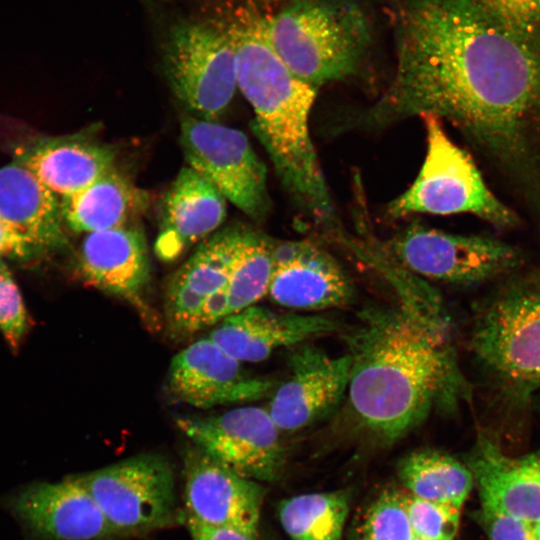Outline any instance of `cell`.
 Masks as SVG:
<instances>
[{
  "label": "cell",
  "mask_w": 540,
  "mask_h": 540,
  "mask_svg": "<svg viewBox=\"0 0 540 540\" xmlns=\"http://www.w3.org/2000/svg\"><path fill=\"white\" fill-rule=\"evenodd\" d=\"M394 20L396 71L369 123L448 120L540 230V42L508 31L475 0H398Z\"/></svg>",
  "instance_id": "6da1fadb"
},
{
  "label": "cell",
  "mask_w": 540,
  "mask_h": 540,
  "mask_svg": "<svg viewBox=\"0 0 540 540\" xmlns=\"http://www.w3.org/2000/svg\"><path fill=\"white\" fill-rule=\"evenodd\" d=\"M403 284L395 305L364 308L344 333L349 410L360 428L388 444L472 396L442 300L416 277Z\"/></svg>",
  "instance_id": "7a4b0ae2"
},
{
  "label": "cell",
  "mask_w": 540,
  "mask_h": 540,
  "mask_svg": "<svg viewBox=\"0 0 540 540\" xmlns=\"http://www.w3.org/2000/svg\"><path fill=\"white\" fill-rule=\"evenodd\" d=\"M237 87L255 114L256 131L286 190L319 220L332 216V201L310 136L317 87L294 75L268 38L266 17L245 9L228 28Z\"/></svg>",
  "instance_id": "3957f363"
},
{
  "label": "cell",
  "mask_w": 540,
  "mask_h": 540,
  "mask_svg": "<svg viewBox=\"0 0 540 540\" xmlns=\"http://www.w3.org/2000/svg\"><path fill=\"white\" fill-rule=\"evenodd\" d=\"M266 29L289 70L315 87L354 74L372 36L357 0H288Z\"/></svg>",
  "instance_id": "277c9868"
},
{
  "label": "cell",
  "mask_w": 540,
  "mask_h": 540,
  "mask_svg": "<svg viewBox=\"0 0 540 540\" xmlns=\"http://www.w3.org/2000/svg\"><path fill=\"white\" fill-rule=\"evenodd\" d=\"M470 347L500 383L523 393L540 389V276L511 281L484 300Z\"/></svg>",
  "instance_id": "5b68a950"
},
{
  "label": "cell",
  "mask_w": 540,
  "mask_h": 540,
  "mask_svg": "<svg viewBox=\"0 0 540 540\" xmlns=\"http://www.w3.org/2000/svg\"><path fill=\"white\" fill-rule=\"evenodd\" d=\"M421 117L425 159L414 183L389 204V215L470 213L497 228L517 225V213L492 192L471 155L449 138L442 120L433 114Z\"/></svg>",
  "instance_id": "8992f818"
},
{
  "label": "cell",
  "mask_w": 540,
  "mask_h": 540,
  "mask_svg": "<svg viewBox=\"0 0 540 540\" xmlns=\"http://www.w3.org/2000/svg\"><path fill=\"white\" fill-rule=\"evenodd\" d=\"M390 256L408 272L458 286H474L514 273L520 250L499 239L461 235L413 225L387 243Z\"/></svg>",
  "instance_id": "52a82bcc"
},
{
  "label": "cell",
  "mask_w": 540,
  "mask_h": 540,
  "mask_svg": "<svg viewBox=\"0 0 540 540\" xmlns=\"http://www.w3.org/2000/svg\"><path fill=\"white\" fill-rule=\"evenodd\" d=\"M78 477L116 535L150 532L175 519V475L159 454H139Z\"/></svg>",
  "instance_id": "ba28073f"
},
{
  "label": "cell",
  "mask_w": 540,
  "mask_h": 540,
  "mask_svg": "<svg viewBox=\"0 0 540 540\" xmlns=\"http://www.w3.org/2000/svg\"><path fill=\"white\" fill-rule=\"evenodd\" d=\"M163 60L173 93L199 118L214 121L227 109L237 77L235 52L226 29L178 22L167 34Z\"/></svg>",
  "instance_id": "9c48e42d"
},
{
  "label": "cell",
  "mask_w": 540,
  "mask_h": 540,
  "mask_svg": "<svg viewBox=\"0 0 540 540\" xmlns=\"http://www.w3.org/2000/svg\"><path fill=\"white\" fill-rule=\"evenodd\" d=\"M180 143L189 167L254 219L269 208L266 167L241 131L202 118L181 123Z\"/></svg>",
  "instance_id": "30bf717a"
},
{
  "label": "cell",
  "mask_w": 540,
  "mask_h": 540,
  "mask_svg": "<svg viewBox=\"0 0 540 540\" xmlns=\"http://www.w3.org/2000/svg\"><path fill=\"white\" fill-rule=\"evenodd\" d=\"M175 424L195 447L245 478L274 481L282 471L280 430L267 408L243 406L219 415L180 416Z\"/></svg>",
  "instance_id": "8fae6325"
},
{
  "label": "cell",
  "mask_w": 540,
  "mask_h": 540,
  "mask_svg": "<svg viewBox=\"0 0 540 540\" xmlns=\"http://www.w3.org/2000/svg\"><path fill=\"white\" fill-rule=\"evenodd\" d=\"M0 509L16 522L24 540H109L117 536L78 475L20 484L0 495Z\"/></svg>",
  "instance_id": "7c38bea8"
},
{
  "label": "cell",
  "mask_w": 540,
  "mask_h": 540,
  "mask_svg": "<svg viewBox=\"0 0 540 540\" xmlns=\"http://www.w3.org/2000/svg\"><path fill=\"white\" fill-rule=\"evenodd\" d=\"M78 272L84 283L128 303L149 328H159V318L148 298L151 266L140 230L125 225L87 233Z\"/></svg>",
  "instance_id": "4fadbf2b"
},
{
  "label": "cell",
  "mask_w": 540,
  "mask_h": 540,
  "mask_svg": "<svg viewBox=\"0 0 540 540\" xmlns=\"http://www.w3.org/2000/svg\"><path fill=\"white\" fill-rule=\"evenodd\" d=\"M348 354L332 356L303 343L292 348L288 375L277 385L267 408L280 431H296L332 412L348 389Z\"/></svg>",
  "instance_id": "5bb4252c"
},
{
  "label": "cell",
  "mask_w": 540,
  "mask_h": 540,
  "mask_svg": "<svg viewBox=\"0 0 540 540\" xmlns=\"http://www.w3.org/2000/svg\"><path fill=\"white\" fill-rule=\"evenodd\" d=\"M241 363L208 337L201 338L171 360L167 390L179 402L208 409L254 402L275 389L274 380L251 376Z\"/></svg>",
  "instance_id": "9a60e30c"
},
{
  "label": "cell",
  "mask_w": 540,
  "mask_h": 540,
  "mask_svg": "<svg viewBox=\"0 0 540 540\" xmlns=\"http://www.w3.org/2000/svg\"><path fill=\"white\" fill-rule=\"evenodd\" d=\"M264 488L197 447L184 457L186 519L257 535Z\"/></svg>",
  "instance_id": "2e32d148"
},
{
  "label": "cell",
  "mask_w": 540,
  "mask_h": 540,
  "mask_svg": "<svg viewBox=\"0 0 540 540\" xmlns=\"http://www.w3.org/2000/svg\"><path fill=\"white\" fill-rule=\"evenodd\" d=\"M273 268L268 289L272 301L298 311H318L349 304L354 286L324 248L310 240H273Z\"/></svg>",
  "instance_id": "e0dca14e"
},
{
  "label": "cell",
  "mask_w": 540,
  "mask_h": 540,
  "mask_svg": "<svg viewBox=\"0 0 540 540\" xmlns=\"http://www.w3.org/2000/svg\"><path fill=\"white\" fill-rule=\"evenodd\" d=\"M245 231L232 227L215 233L172 274L164 292V318L172 335L198 331L203 306L226 285Z\"/></svg>",
  "instance_id": "ac0fdd59"
},
{
  "label": "cell",
  "mask_w": 540,
  "mask_h": 540,
  "mask_svg": "<svg viewBox=\"0 0 540 540\" xmlns=\"http://www.w3.org/2000/svg\"><path fill=\"white\" fill-rule=\"evenodd\" d=\"M207 336L240 362H259L280 348H293L308 340L331 334L339 323L319 314L277 312L252 305L233 313Z\"/></svg>",
  "instance_id": "d6986e66"
},
{
  "label": "cell",
  "mask_w": 540,
  "mask_h": 540,
  "mask_svg": "<svg viewBox=\"0 0 540 540\" xmlns=\"http://www.w3.org/2000/svg\"><path fill=\"white\" fill-rule=\"evenodd\" d=\"M226 217V199L204 176L184 167L162 204L155 252L165 262L176 260L188 247L214 232Z\"/></svg>",
  "instance_id": "ffe728a7"
},
{
  "label": "cell",
  "mask_w": 540,
  "mask_h": 540,
  "mask_svg": "<svg viewBox=\"0 0 540 540\" xmlns=\"http://www.w3.org/2000/svg\"><path fill=\"white\" fill-rule=\"evenodd\" d=\"M470 470L482 507L532 524L540 521V452L509 457L484 437L476 446Z\"/></svg>",
  "instance_id": "44dd1931"
},
{
  "label": "cell",
  "mask_w": 540,
  "mask_h": 540,
  "mask_svg": "<svg viewBox=\"0 0 540 540\" xmlns=\"http://www.w3.org/2000/svg\"><path fill=\"white\" fill-rule=\"evenodd\" d=\"M0 220L36 252L65 241L58 196L17 160L0 167Z\"/></svg>",
  "instance_id": "7402d4cb"
},
{
  "label": "cell",
  "mask_w": 540,
  "mask_h": 540,
  "mask_svg": "<svg viewBox=\"0 0 540 540\" xmlns=\"http://www.w3.org/2000/svg\"><path fill=\"white\" fill-rule=\"evenodd\" d=\"M16 160L63 198L113 169L115 152L99 142L74 135L37 141L21 150Z\"/></svg>",
  "instance_id": "603a6c76"
},
{
  "label": "cell",
  "mask_w": 540,
  "mask_h": 540,
  "mask_svg": "<svg viewBox=\"0 0 540 540\" xmlns=\"http://www.w3.org/2000/svg\"><path fill=\"white\" fill-rule=\"evenodd\" d=\"M60 203L64 224L87 234L128 225L144 210L148 196L114 167Z\"/></svg>",
  "instance_id": "cb8c5ba5"
},
{
  "label": "cell",
  "mask_w": 540,
  "mask_h": 540,
  "mask_svg": "<svg viewBox=\"0 0 540 540\" xmlns=\"http://www.w3.org/2000/svg\"><path fill=\"white\" fill-rule=\"evenodd\" d=\"M273 240L246 229L224 288L203 306L198 331L255 305L268 294L273 268Z\"/></svg>",
  "instance_id": "d4e9b609"
},
{
  "label": "cell",
  "mask_w": 540,
  "mask_h": 540,
  "mask_svg": "<svg viewBox=\"0 0 540 540\" xmlns=\"http://www.w3.org/2000/svg\"><path fill=\"white\" fill-rule=\"evenodd\" d=\"M398 476L410 494L460 509L474 482L469 468L452 456L431 449L407 455L399 464Z\"/></svg>",
  "instance_id": "484cf974"
},
{
  "label": "cell",
  "mask_w": 540,
  "mask_h": 540,
  "mask_svg": "<svg viewBox=\"0 0 540 540\" xmlns=\"http://www.w3.org/2000/svg\"><path fill=\"white\" fill-rule=\"evenodd\" d=\"M348 512L345 491L298 495L278 506L280 523L291 540H341Z\"/></svg>",
  "instance_id": "4316f807"
},
{
  "label": "cell",
  "mask_w": 540,
  "mask_h": 540,
  "mask_svg": "<svg viewBox=\"0 0 540 540\" xmlns=\"http://www.w3.org/2000/svg\"><path fill=\"white\" fill-rule=\"evenodd\" d=\"M404 494L385 491L367 510L360 540H413Z\"/></svg>",
  "instance_id": "83f0119b"
},
{
  "label": "cell",
  "mask_w": 540,
  "mask_h": 540,
  "mask_svg": "<svg viewBox=\"0 0 540 540\" xmlns=\"http://www.w3.org/2000/svg\"><path fill=\"white\" fill-rule=\"evenodd\" d=\"M405 509L413 535L423 540H453L457 534L460 508L404 495Z\"/></svg>",
  "instance_id": "f1b7e54d"
},
{
  "label": "cell",
  "mask_w": 540,
  "mask_h": 540,
  "mask_svg": "<svg viewBox=\"0 0 540 540\" xmlns=\"http://www.w3.org/2000/svg\"><path fill=\"white\" fill-rule=\"evenodd\" d=\"M501 26L513 34L540 42V0H475Z\"/></svg>",
  "instance_id": "f546056e"
},
{
  "label": "cell",
  "mask_w": 540,
  "mask_h": 540,
  "mask_svg": "<svg viewBox=\"0 0 540 540\" xmlns=\"http://www.w3.org/2000/svg\"><path fill=\"white\" fill-rule=\"evenodd\" d=\"M28 328L27 312L18 286L0 258V331L11 348L17 349Z\"/></svg>",
  "instance_id": "4dcf8cb0"
},
{
  "label": "cell",
  "mask_w": 540,
  "mask_h": 540,
  "mask_svg": "<svg viewBox=\"0 0 540 540\" xmlns=\"http://www.w3.org/2000/svg\"><path fill=\"white\" fill-rule=\"evenodd\" d=\"M480 516L490 540H537L530 522L484 507Z\"/></svg>",
  "instance_id": "1f68e13d"
},
{
  "label": "cell",
  "mask_w": 540,
  "mask_h": 540,
  "mask_svg": "<svg viewBox=\"0 0 540 540\" xmlns=\"http://www.w3.org/2000/svg\"><path fill=\"white\" fill-rule=\"evenodd\" d=\"M192 540H257V535L242 530L200 524L186 519Z\"/></svg>",
  "instance_id": "d6a6232c"
},
{
  "label": "cell",
  "mask_w": 540,
  "mask_h": 540,
  "mask_svg": "<svg viewBox=\"0 0 540 540\" xmlns=\"http://www.w3.org/2000/svg\"><path fill=\"white\" fill-rule=\"evenodd\" d=\"M37 253L21 236L0 220V258H25Z\"/></svg>",
  "instance_id": "836d02e7"
},
{
  "label": "cell",
  "mask_w": 540,
  "mask_h": 540,
  "mask_svg": "<svg viewBox=\"0 0 540 540\" xmlns=\"http://www.w3.org/2000/svg\"><path fill=\"white\" fill-rule=\"evenodd\" d=\"M534 529L537 540H540V521L534 524Z\"/></svg>",
  "instance_id": "e575fe53"
},
{
  "label": "cell",
  "mask_w": 540,
  "mask_h": 540,
  "mask_svg": "<svg viewBox=\"0 0 540 540\" xmlns=\"http://www.w3.org/2000/svg\"><path fill=\"white\" fill-rule=\"evenodd\" d=\"M413 540H423V539L414 536V537H413Z\"/></svg>",
  "instance_id": "d590c367"
}]
</instances>
